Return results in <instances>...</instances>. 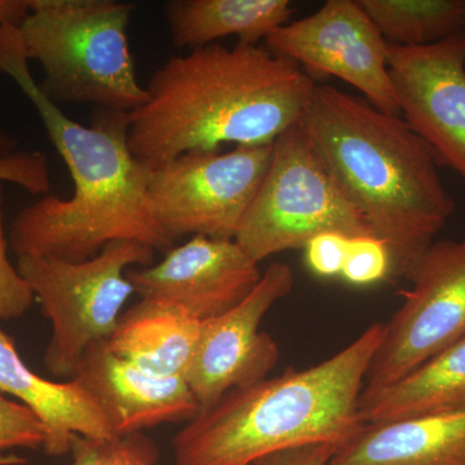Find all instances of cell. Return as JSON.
Here are the masks:
<instances>
[{
	"label": "cell",
	"mask_w": 465,
	"mask_h": 465,
	"mask_svg": "<svg viewBox=\"0 0 465 465\" xmlns=\"http://www.w3.org/2000/svg\"><path fill=\"white\" fill-rule=\"evenodd\" d=\"M0 183H11L33 195L45 194L51 189L50 163L39 150H18L0 158Z\"/></svg>",
	"instance_id": "d4e9b609"
},
{
	"label": "cell",
	"mask_w": 465,
	"mask_h": 465,
	"mask_svg": "<svg viewBox=\"0 0 465 465\" xmlns=\"http://www.w3.org/2000/svg\"><path fill=\"white\" fill-rule=\"evenodd\" d=\"M349 240L341 232H327L312 238L305 244V262L312 273L322 278H333L341 275L344 266Z\"/></svg>",
	"instance_id": "484cf974"
},
{
	"label": "cell",
	"mask_w": 465,
	"mask_h": 465,
	"mask_svg": "<svg viewBox=\"0 0 465 465\" xmlns=\"http://www.w3.org/2000/svg\"><path fill=\"white\" fill-rule=\"evenodd\" d=\"M262 275L237 241L201 235L168 251L158 264L127 272L142 298L174 302L201 322L237 307Z\"/></svg>",
	"instance_id": "4fadbf2b"
},
{
	"label": "cell",
	"mask_w": 465,
	"mask_h": 465,
	"mask_svg": "<svg viewBox=\"0 0 465 465\" xmlns=\"http://www.w3.org/2000/svg\"><path fill=\"white\" fill-rule=\"evenodd\" d=\"M70 465H157L159 448L152 437L143 432L113 439L73 437Z\"/></svg>",
	"instance_id": "44dd1931"
},
{
	"label": "cell",
	"mask_w": 465,
	"mask_h": 465,
	"mask_svg": "<svg viewBox=\"0 0 465 465\" xmlns=\"http://www.w3.org/2000/svg\"><path fill=\"white\" fill-rule=\"evenodd\" d=\"M0 72L33 104L74 183L69 200L45 195L17 213L9 232L17 258L84 262L118 241L139 242L155 252L173 250L150 203L148 168L128 143L130 113L97 109L91 125L73 121L43 94L20 30L9 24L0 25Z\"/></svg>",
	"instance_id": "6da1fadb"
},
{
	"label": "cell",
	"mask_w": 465,
	"mask_h": 465,
	"mask_svg": "<svg viewBox=\"0 0 465 465\" xmlns=\"http://www.w3.org/2000/svg\"><path fill=\"white\" fill-rule=\"evenodd\" d=\"M155 251L133 241L112 242L84 262L54 256H21L17 269L51 322L45 365L57 378H74L94 342L108 341L124 307L136 292L128 281L131 266L153 265Z\"/></svg>",
	"instance_id": "8992f818"
},
{
	"label": "cell",
	"mask_w": 465,
	"mask_h": 465,
	"mask_svg": "<svg viewBox=\"0 0 465 465\" xmlns=\"http://www.w3.org/2000/svg\"><path fill=\"white\" fill-rule=\"evenodd\" d=\"M30 0H0V25L18 26L29 12ZM20 142L16 137L0 131V158L18 152Z\"/></svg>",
	"instance_id": "83f0119b"
},
{
	"label": "cell",
	"mask_w": 465,
	"mask_h": 465,
	"mask_svg": "<svg viewBox=\"0 0 465 465\" xmlns=\"http://www.w3.org/2000/svg\"><path fill=\"white\" fill-rule=\"evenodd\" d=\"M45 425L38 416L23 403L0 394V465H25V458L14 454V450L43 449Z\"/></svg>",
	"instance_id": "7402d4cb"
},
{
	"label": "cell",
	"mask_w": 465,
	"mask_h": 465,
	"mask_svg": "<svg viewBox=\"0 0 465 465\" xmlns=\"http://www.w3.org/2000/svg\"><path fill=\"white\" fill-rule=\"evenodd\" d=\"M335 232L375 235L318 154L302 121L273 143L271 163L234 240L253 262Z\"/></svg>",
	"instance_id": "52a82bcc"
},
{
	"label": "cell",
	"mask_w": 465,
	"mask_h": 465,
	"mask_svg": "<svg viewBox=\"0 0 465 465\" xmlns=\"http://www.w3.org/2000/svg\"><path fill=\"white\" fill-rule=\"evenodd\" d=\"M289 0H173L164 5L174 47L189 51L238 36L259 45L292 15Z\"/></svg>",
	"instance_id": "ac0fdd59"
},
{
	"label": "cell",
	"mask_w": 465,
	"mask_h": 465,
	"mask_svg": "<svg viewBox=\"0 0 465 465\" xmlns=\"http://www.w3.org/2000/svg\"><path fill=\"white\" fill-rule=\"evenodd\" d=\"M302 124L330 173L403 278L455 210L432 150L405 119L332 85L316 84Z\"/></svg>",
	"instance_id": "3957f363"
},
{
	"label": "cell",
	"mask_w": 465,
	"mask_h": 465,
	"mask_svg": "<svg viewBox=\"0 0 465 465\" xmlns=\"http://www.w3.org/2000/svg\"><path fill=\"white\" fill-rule=\"evenodd\" d=\"M384 324L316 366L235 388L173 440L174 465H252L284 450L341 448L365 425L360 400Z\"/></svg>",
	"instance_id": "277c9868"
},
{
	"label": "cell",
	"mask_w": 465,
	"mask_h": 465,
	"mask_svg": "<svg viewBox=\"0 0 465 465\" xmlns=\"http://www.w3.org/2000/svg\"><path fill=\"white\" fill-rule=\"evenodd\" d=\"M293 281L289 265L273 262L237 307L202 322L197 353L185 376L201 410L235 388L268 378L280 360V347L260 324L275 302L289 295Z\"/></svg>",
	"instance_id": "8fae6325"
},
{
	"label": "cell",
	"mask_w": 465,
	"mask_h": 465,
	"mask_svg": "<svg viewBox=\"0 0 465 465\" xmlns=\"http://www.w3.org/2000/svg\"><path fill=\"white\" fill-rule=\"evenodd\" d=\"M136 5L119 0H30L18 25L54 104L133 113L148 92L137 79L127 29Z\"/></svg>",
	"instance_id": "5b68a950"
},
{
	"label": "cell",
	"mask_w": 465,
	"mask_h": 465,
	"mask_svg": "<svg viewBox=\"0 0 465 465\" xmlns=\"http://www.w3.org/2000/svg\"><path fill=\"white\" fill-rule=\"evenodd\" d=\"M316 84L265 45L220 43L168 58L130 113L128 143L153 168L189 152L271 145L304 115Z\"/></svg>",
	"instance_id": "7a4b0ae2"
},
{
	"label": "cell",
	"mask_w": 465,
	"mask_h": 465,
	"mask_svg": "<svg viewBox=\"0 0 465 465\" xmlns=\"http://www.w3.org/2000/svg\"><path fill=\"white\" fill-rule=\"evenodd\" d=\"M391 253L376 235H361L349 240L347 258L341 277L353 286H370L391 275Z\"/></svg>",
	"instance_id": "603a6c76"
},
{
	"label": "cell",
	"mask_w": 465,
	"mask_h": 465,
	"mask_svg": "<svg viewBox=\"0 0 465 465\" xmlns=\"http://www.w3.org/2000/svg\"><path fill=\"white\" fill-rule=\"evenodd\" d=\"M405 280L411 289L384 324L362 394L396 384L465 339V240L433 242Z\"/></svg>",
	"instance_id": "9c48e42d"
},
{
	"label": "cell",
	"mask_w": 465,
	"mask_h": 465,
	"mask_svg": "<svg viewBox=\"0 0 465 465\" xmlns=\"http://www.w3.org/2000/svg\"><path fill=\"white\" fill-rule=\"evenodd\" d=\"M202 322L174 302L142 298L122 313L105 341L116 357L159 376L185 378L201 341Z\"/></svg>",
	"instance_id": "e0dca14e"
},
{
	"label": "cell",
	"mask_w": 465,
	"mask_h": 465,
	"mask_svg": "<svg viewBox=\"0 0 465 465\" xmlns=\"http://www.w3.org/2000/svg\"><path fill=\"white\" fill-rule=\"evenodd\" d=\"M465 410V339L428 361L405 379L375 393L362 394L365 424Z\"/></svg>",
	"instance_id": "d6986e66"
},
{
	"label": "cell",
	"mask_w": 465,
	"mask_h": 465,
	"mask_svg": "<svg viewBox=\"0 0 465 465\" xmlns=\"http://www.w3.org/2000/svg\"><path fill=\"white\" fill-rule=\"evenodd\" d=\"M388 45L421 47L465 30V0H357Z\"/></svg>",
	"instance_id": "ffe728a7"
},
{
	"label": "cell",
	"mask_w": 465,
	"mask_h": 465,
	"mask_svg": "<svg viewBox=\"0 0 465 465\" xmlns=\"http://www.w3.org/2000/svg\"><path fill=\"white\" fill-rule=\"evenodd\" d=\"M0 391L23 403L45 425V454L70 451L73 437L113 439L114 427L105 409L73 379L58 382L36 375L18 354L11 336L0 329Z\"/></svg>",
	"instance_id": "9a60e30c"
},
{
	"label": "cell",
	"mask_w": 465,
	"mask_h": 465,
	"mask_svg": "<svg viewBox=\"0 0 465 465\" xmlns=\"http://www.w3.org/2000/svg\"><path fill=\"white\" fill-rule=\"evenodd\" d=\"M388 66L406 124L465 182V30L421 47L388 45Z\"/></svg>",
	"instance_id": "7c38bea8"
},
{
	"label": "cell",
	"mask_w": 465,
	"mask_h": 465,
	"mask_svg": "<svg viewBox=\"0 0 465 465\" xmlns=\"http://www.w3.org/2000/svg\"><path fill=\"white\" fill-rule=\"evenodd\" d=\"M73 381L105 409L116 436L159 424L188 423L201 411L185 378L145 371L113 354L105 341L85 351Z\"/></svg>",
	"instance_id": "5bb4252c"
},
{
	"label": "cell",
	"mask_w": 465,
	"mask_h": 465,
	"mask_svg": "<svg viewBox=\"0 0 465 465\" xmlns=\"http://www.w3.org/2000/svg\"><path fill=\"white\" fill-rule=\"evenodd\" d=\"M273 143L232 152H189L148 168L155 219L171 241L234 240L269 163Z\"/></svg>",
	"instance_id": "ba28073f"
},
{
	"label": "cell",
	"mask_w": 465,
	"mask_h": 465,
	"mask_svg": "<svg viewBox=\"0 0 465 465\" xmlns=\"http://www.w3.org/2000/svg\"><path fill=\"white\" fill-rule=\"evenodd\" d=\"M265 47L307 74L335 76L357 88L374 108L400 115L388 66V43L357 0H329L314 14L277 27Z\"/></svg>",
	"instance_id": "30bf717a"
},
{
	"label": "cell",
	"mask_w": 465,
	"mask_h": 465,
	"mask_svg": "<svg viewBox=\"0 0 465 465\" xmlns=\"http://www.w3.org/2000/svg\"><path fill=\"white\" fill-rule=\"evenodd\" d=\"M336 450L338 446L317 443L266 455L252 465H329Z\"/></svg>",
	"instance_id": "4316f807"
},
{
	"label": "cell",
	"mask_w": 465,
	"mask_h": 465,
	"mask_svg": "<svg viewBox=\"0 0 465 465\" xmlns=\"http://www.w3.org/2000/svg\"><path fill=\"white\" fill-rule=\"evenodd\" d=\"M329 465H465V410L365 424Z\"/></svg>",
	"instance_id": "2e32d148"
},
{
	"label": "cell",
	"mask_w": 465,
	"mask_h": 465,
	"mask_svg": "<svg viewBox=\"0 0 465 465\" xmlns=\"http://www.w3.org/2000/svg\"><path fill=\"white\" fill-rule=\"evenodd\" d=\"M3 226V183H0V320H17L33 307V290L8 259Z\"/></svg>",
	"instance_id": "cb8c5ba5"
}]
</instances>
